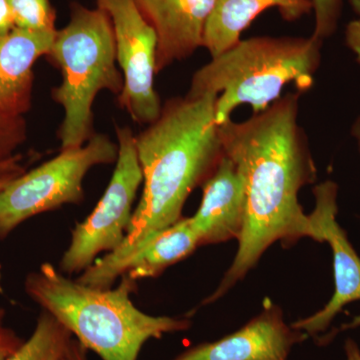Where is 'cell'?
<instances>
[{
  "label": "cell",
  "instance_id": "obj_1",
  "mask_svg": "<svg viewBox=\"0 0 360 360\" xmlns=\"http://www.w3.org/2000/svg\"><path fill=\"white\" fill-rule=\"evenodd\" d=\"M300 94L288 92L245 122L219 125L224 155L245 184V217L236 257L205 304L231 290L274 243L290 245L303 238L321 241L298 201L300 189L314 184L317 175L298 120Z\"/></svg>",
  "mask_w": 360,
  "mask_h": 360
},
{
  "label": "cell",
  "instance_id": "obj_2",
  "mask_svg": "<svg viewBox=\"0 0 360 360\" xmlns=\"http://www.w3.org/2000/svg\"><path fill=\"white\" fill-rule=\"evenodd\" d=\"M217 96L172 97L162 104L158 120L135 135L143 176L141 200L122 245L84 270L79 283L112 288L136 251L184 217L187 198L212 176L224 155L215 122Z\"/></svg>",
  "mask_w": 360,
  "mask_h": 360
},
{
  "label": "cell",
  "instance_id": "obj_3",
  "mask_svg": "<svg viewBox=\"0 0 360 360\" xmlns=\"http://www.w3.org/2000/svg\"><path fill=\"white\" fill-rule=\"evenodd\" d=\"M136 288V281L125 274L115 290L92 288L49 262L30 272L25 283L33 302L103 360H137L149 340L191 328L188 319L153 316L137 309L130 298Z\"/></svg>",
  "mask_w": 360,
  "mask_h": 360
},
{
  "label": "cell",
  "instance_id": "obj_4",
  "mask_svg": "<svg viewBox=\"0 0 360 360\" xmlns=\"http://www.w3.org/2000/svg\"><path fill=\"white\" fill-rule=\"evenodd\" d=\"M322 44L312 34L240 39L194 73L186 96H219L217 125L231 120L238 106L250 105L257 115L281 98L288 84H295L300 94L312 89Z\"/></svg>",
  "mask_w": 360,
  "mask_h": 360
},
{
  "label": "cell",
  "instance_id": "obj_5",
  "mask_svg": "<svg viewBox=\"0 0 360 360\" xmlns=\"http://www.w3.org/2000/svg\"><path fill=\"white\" fill-rule=\"evenodd\" d=\"M47 56L63 75L51 91L54 103L63 110L58 134L61 149L80 148L96 134L92 106L99 92L118 96L123 89L110 16L99 7L73 4L70 21L56 30Z\"/></svg>",
  "mask_w": 360,
  "mask_h": 360
},
{
  "label": "cell",
  "instance_id": "obj_6",
  "mask_svg": "<svg viewBox=\"0 0 360 360\" xmlns=\"http://www.w3.org/2000/svg\"><path fill=\"white\" fill-rule=\"evenodd\" d=\"M118 146L96 134L80 148L60 153L6 184L0 193V240L35 215L84 200V180L91 168L116 162Z\"/></svg>",
  "mask_w": 360,
  "mask_h": 360
},
{
  "label": "cell",
  "instance_id": "obj_7",
  "mask_svg": "<svg viewBox=\"0 0 360 360\" xmlns=\"http://www.w3.org/2000/svg\"><path fill=\"white\" fill-rule=\"evenodd\" d=\"M118 155L110 184L94 212L71 233L59 269L68 276L80 274L96 262L99 253L112 252L127 236L132 206L143 181L135 135L129 127H117Z\"/></svg>",
  "mask_w": 360,
  "mask_h": 360
},
{
  "label": "cell",
  "instance_id": "obj_8",
  "mask_svg": "<svg viewBox=\"0 0 360 360\" xmlns=\"http://www.w3.org/2000/svg\"><path fill=\"white\" fill-rule=\"evenodd\" d=\"M110 16L115 32L116 63L123 77L118 104L139 124H150L162 110L155 89L158 39L134 0H96Z\"/></svg>",
  "mask_w": 360,
  "mask_h": 360
},
{
  "label": "cell",
  "instance_id": "obj_9",
  "mask_svg": "<svg viewBox=\"0 0 360 360\" xmlns=\"http://www.w3.org/2000/svg\"><path fill=\"white\" fill-rule=\"evenodd\" d=\"M314 195L315 207L309 219L321 243L326 241L333 250L335 290L323 309L291 323L293 328L307 335L323 333L345 305L360 300V258L336 220L338 184L331 180L321 182L314 186Z\"/></svg>",
  "mask_w": 360,
  "mask_h": 360
},
{
  "label": "cell",
  "instance_id": "obj_10",
  "mask_svg": "<svg viewBox=\"0 0 360 360\" xmlns=\"http://www.w3.org/2000/svg\"><path fill=\"white\" fill-rule=\"evenodd\" d=\"M269 302L236 333L189 347L172 360H290L293 347L309 335L288 326L281 309Z\"/></svg>",
  "mask_w": 360,
  "mask_h": 360
},
{
  "label": "cell",
  "instance_id": "obj_11",
  "mask_svg": "<svg viewBox=\"0 0 360 360\" xmlns=\"http://www.w3.org/2000/svg\"><path fill=\"white\" fill-rule=\"evenodd\" d=\"M158 39L156 73L203 46L206 22L217 0H134Z\"/></svg>",
  "mask_w": 360,
  "mask_h": 360
},
{
  "label": "cell",
  "instance_id": "obj_12",
  "mask_svg": "<svg viewBox=\"0 0 360 360\" xmlns=\"http://www.w3.org/2000/svg\"><path fill=\"white\" fill-rule=\"evenodd\" d=\"M202 200L189 217L201 245L238 239L245 217L243 177L231 158L224 155L219 167L202 186Z\"/></svg>",
  "mask_w": 360,
  "mask_h": 360
},
{
  "label": "cell",
  "instance_id": "obj_13",
  "mask_svg": "<svg viewBox=\"0 0 360 360\" xmlns=\"http://www.w3.org/2000/svg\"><path fill=\"white\" fill-rule=\"evenodd\" d=\"M54 35L18 27L0 34V110L6 115L25 116L32 108L33 66L49 56Z\"/></svg>",
  "mask_w": 360,
  "mask_h": 360
},
{
  "label": "cell",
  "instance_id": "obj_14",
  "mask_svg": "<svg viewBox=\"0 0 360 360\" xmlns=\"http://www.w3.org/2000/svg\"><path fill=\"white\" fill-rule=\"evenodd\" d=\"M276 8L288 22H295L314 11L312 0H217L206 22L203 46L215 58L231 49L255 18Z\"/></svg>",
  "mask_w": 360,
  "mask_h": 360
},
{
  "label": "cell",
  "instance_id": "obj_15",
  "mask_svg": "<svg viewBox=\"0 0 360 360\" xmlns=\"http://www.w3.org/2000/svg\"><path fill=\"white\" fill-rule=\"evenodd\" d=\"M198 246L200 239L191 219L182 217L136 251L123 267L122 276L136 281L160 276L170 265L191 255Z\"/></svg>",
  "mask_w": 360,
  "mask_h": 360
},
{
  "label": "cell",
  "instance_id": "obj_16",
  "mask_svg": "<svg viewBox=\"0 0 360 360\" xmlns=\"http://www.w3.org/2000/svg\"><path fill=\"white\" fill-rule=\"evenodd\" d=\"M72 338L60 321L42 309L32 336L6 360H61Z\"/></svg>",
  "mask_w": 360,
  "mask_h": 360
},
{
  "label": "cell",
  "instance_id": "obj_17",
  "mask_svg": "<svg viewBox=\"0 0 360 360\" xmlns=\"http://www.w3.org/2000/svg\"><path fill=\"white\" fill-rule=\"evenodd\" d=\"M14 27L33 32L56 33V13L49 0H8Z\"/></svg>",
  "mask_w": 360,
  "mask_h": 360
},
{
  "label": "cell",
  "instance_id": "obj_18",
  "mask_svg": "<svg viewBox=\"0 0 360 360\" xmlns=\"http://www.w3.org/2000/svg\"><path fill=\"white\" fill-rule=\"evenodd\" d=\"M27 139L25 116H11L0 110V161L11 160Z\"/></svg>",
  "mask_w": 360,
  "mask_h": 360
},
{
  "label": "cell",
  "instance_id": "obj_19",
  "mask_svg": "<svg viewBox=\"0 0 360 360\" xmlns=\"http://www.w3.org/2000/svg\"><path fill=\"white\" fill-rule=\"evenodd\" d=\"M342 4L343 0H312L315 20L314 37L323 41L336 32Z\"/></svg>",
  "mask_w": 360,
  "mask_h": 360
},
{
  "label": "cell",
  "instance_id": "obj_20",
  "mask_svg": "<svg viewBox=\"0 0 360 360\" xmlns=\"http://www.w3.org/2000/svg\"><path fill=\"white\" fill-rule=\"evenodd\" d=\"M6 314V310L0 307V360L8 359L25 341L13 328H7L4 324Z\"/></svg>",
  "mask_w": 360,
  "mask_h": 360
},
{
  "label": "cell",
  "instance_id": "obj_21",
  "mask_svg": "<svg viewBox=\"0 0 360 360\" xmlns=\"http://www.w3.org/2000/svg\"><path fill=\"white\" fill-rule=\"evenodd\" d=\"M345 44L355 56L356 63L360 65V18L350 21L345 27Z\"/></svg>",
  "mask_w": 360,
  "mask_h": 360
},
{
  "label": "cell",
  "instance_id": "obj_22",
  "mask_svg": "<svg viewBox=\"0 0 360 360\" xmlns=\"http://www.w3.org/2000/svg\"><path fill=\"white\" fill-rule=\"evenodd\" d=\"M13 28V14L8 0H0V34H6Z\"/></svg>",
  "mask_w": 360,
  "mask_h": 360
},
{
  "label": "cell",
  "instance_id": "obj_23",
  "mask_svg": "<svg viewBox=\"0 0 360 360\" xmlns=\"http://www.w3.org/2000/svg\"><path fill=\"white\" fill-rule=\"evenodd\" d=\"M61 360H89L87 359V349L77 338H72L70 347H68Z\"/></svg>",
  "mask_w": 360,
  "mask_h": 360
},
{
  "label": "cell",
  "instance_id": "obj_24",
  "mask_svg": "<svg viewBox=\"0 0 360 360\" xmlns=\"http://www.w3.org/2000/svg\"><path fill=\"white\" fill-rule=\"evenodd\" d=\"M345 354L347 360H360V349L354 340H347L345 342Z\"/></svg>",
  "mask_w": 360,
  "mask_h": 360
},
{
  "label": "cell",
  "instance_id": "obj_25",
  "mask_svg": "<svg viewBox=\"0 0 360 360\" xmlns=\"http://www.w3.org/2000/svg\"><path fill=\"white\" fill-rule=\"evenodd\" d=\"M352 135L357 143V148L360 153V115L354 120L352 127Z\"/></svg>",
  "mask_w": 360,
  "mask_h": 360
},
{
  "label": "cell",
  "instance_id": "obj_26",
  "mask_svg": "<svg viewBox=\"0 0 360 360\" xmlns=\"http://www.w3.org/2000/svg\"><path fill=\"white\" fill-rule=\"evenodd\" d=\"M357 326H360V315H359V316L355 317V319H354V321L349 322V323L343 326L342 329L343 330H345V329L355 328H357Z\"/></svg>",
  "mask_w": 360,
  "mask_h": 360
},
{
  "label": "cell",
  "instance_id": "obj_27",
  "mask_svg": "<svg viewBox=\"0 0 360 360\" xmlns=\"http://www.w3.org/2000/svg\"><path fill=\"white\" fill-rule=\"evenodd\" d=\"M348 1L354 13L357 14V18H360V0H348Z\"/></svg>",
  "mask_w": 360,
  "mask_h": 360
},
{
  "label": "cell",
  "instance_id": "obj_28",
  "mask_svg": "<svg viewBox=\"0 0 360 360\" xmlns=\"http://www.w3.org/2000/svg\"><path fill=\"white\" fill-rule=\"evenodd\" d=\"M13 179H0V193H1L2 189L6 187V184Z\"/></svg>",
  "mask_w": 360,
  "mask_h": 360
}]
</instances>
